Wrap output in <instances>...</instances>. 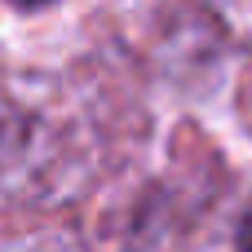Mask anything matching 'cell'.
Here are the masks:
<instances>
[{
  "mask_svg": "<svg viewBox=\"0 0 252 252\" xmlns=\"http://www.w3.org/2000/svg\"><path fill=\"white\" fill-rule=\"evenodd\" d=\"M18 4H44V0H18Z\"/></svg>",
  "mask_w": 252,
  "mask_h": 252,
  "instance_id": "1",
  "label": "cell"
},
{
  "mask_svg": "<svg viewBox=\"0 0 252 252\" xmlns=\"http://www.w3.org/2000/svg\"><path fill=\"white\" fill-rule=\"evenodd\" d=\"M244 252H252V239H248V244H244Z\"/></svg>",
  "mask_w": 252,
  "mask_h": 252,
  "instance_id": "2",
  "label": "cell"
}]
</instances>
